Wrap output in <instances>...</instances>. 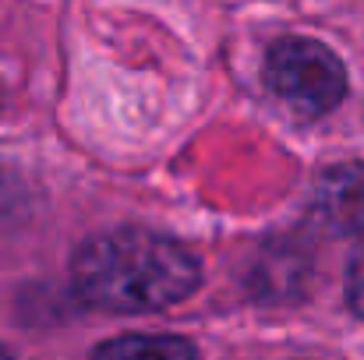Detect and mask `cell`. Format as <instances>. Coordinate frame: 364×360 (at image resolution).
Segmentation results:
<instances>
[{"mask_svg":"<svg viewBox=\"0 0 364 360\" xmlns=\"http://www.w3.org/2000/svg\"><path fill=\"white\" fill-rule=\"evenodd\" d=\"M71 286L96 311L152 315L188 300L202 286V265L181 240L124 227L75 251Z\"/></svg>","mask_w":364,"mask_h":360,"instance_id":"6da1fadb","label":"cell"},{"mask_svg":"<svg viewBox=\"0 0 364 360\" xmlns=\"http://www.w3.org/2000/svg\"><path fill=\"white\" fill-rule=\"evenodd\" d=\"M269 92L301 120H322L347 99V67L318 39L287 36L265 53Z\"/></svg>","mask_w":364,"mask_h":360,"instance_id":"7a4b0ae2","label":"cell"},{"mask_svg":"<svg viewBox=\"0 0 364 360\" xmlns=\"http://www.w3.org/2000/svg\"><path fill=\"white\" fill-rule=\"evenodd\" d=\"M311 212L336 237L364 234V163H333L311 187Z\"/></svg>","mask_w":364,"mask_h":360,"instance_id":"3957f363","label":"cell"},{"mask_svg":"<svg viewBox=\"0 0 364 360\" xmlns=\"http://www.w3.org/2000/svg\"><path fill=\"white\" fill-rule=\"evenodd\" d=\"M304 276H308V258H304L301 247H294L287 240V244L265 247L255 258V268H251L247 286L262 300H290L304 286Z\"/></svg>","mask_w":364,"mask_h":360,"instance_id":"277c9868","label":"cell"},{"mask_svg":"<svg viewBox=\"0 0 364 360\" xmlns=\"http://www.w3.org/2000/svg\"><path fill=\"white\" fill-rule=\"evenodd\" d=\"M92 360H198V350L184 336L127 332V336H114V339L100 343L92 350Z\"/></svg>","mask_w":364,"mask_h":360,"instance_id":"5b68a950","label":"cell"},{"mask_svg":"<svg viewBox=\"0 0 364 360\" xmlns=\"http://www.w3.org/2000/svg\"><path fill=\"white\" fill-rule=\"evenodd\" d=\"M347 304L358 318H364V247L350 258V268H347Z\"/></svg>","mask_w":364,"mask_h":360,"instance_id":"8992f818","label":"cell"},{"mask_svg":"<svg viewBox=\"0 0 364 360\" xmlns=\"http://www.w3.org/2000/svg\"><path fill=\"white\" fill-rule=\"evenodd\" d=\"M14 209H21V187H18V180H14V177L0 173V227L11 219V212H14Z\"/></svg>","mask_w":364,"mask_h":360,"instance_id":"52a82bcc","label":"cell"},{"mask_svg":"<svg viewBox=\"0 0 364 360\" xmlns=\"http://www.w3.org/2000/svg\"><path fill=\"white\" fill-rule=\"evenodd\" d=\"M0 99H4V89H0Z\"/></svg>","mask_w":364,"mask_h":360,"instance_id":"ba28073f","label":"cell"}]
</instances>
